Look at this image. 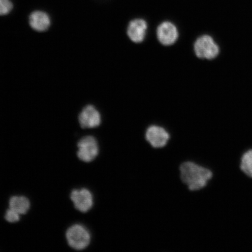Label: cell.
<instances>
[{
    "instance_id": "6da1fadb",
    "label": "cell",
    "mask_w": 252,
    "mask_h": 252,
    "mask_svg": "<svg viewBox=\"0 0 252 252\" xmlns=\"http://www.w3.org/2000/svg\"><path fill=\"white\" fill-rule=\"evenodd\" d=\"M180 171L182 181L191 191L204 188L213 177V173L209 169L191 162L182 163Z\"/></svg>"
},
{
    "instance_id": "7a4b0ae2",
    "label": "cell",
    "mask_w": 252,
    "mask_h": 252,
    "mask_svg": "<svg viewBox=\"0 0 252 252\" xmlns=\"http://www.w3.org/2000/svg\"><path fill=\"white\" fill-rule=\"evenodd\" d=\"M194 51L197 58L210 61L219 56L220 47L212 36L203 34L195 42Z\"/></svg>"
},
{
    "instance_id": "3957f363",
    "label": "cell",
    "mask_w": 252,
    "mask_h": 252,
    "mask_svg": "<svg viewBox=\"0 0 252 252\" xmlns=\"http://www.w3.org/2000/svg\"><path fill=\"white\" fill-rule=\"evenodd\" d=\"M69 246L75 250L81 251L89 246L91 235L83 225L75 224L71 226L66 232Z\"/></svg>"
},
{
    "instance_id": "277c9868",
    "label": "cell",
    "mask_w": 252,
    "mask_h": 252,
    "mask_svg": "<svg viewBox=\"0 0 252 252\" xmlns=\"http://www.w3.org/2000/svg\"><path fill=\"white\" fill-rule=\"evenodd\" d=\"M77 146V156L79 159L84 162H92L98 156V143L95 138L91 135L81 138Z\"/></svg>"
},
{
    "instance_id": "5b68a950",
    "label": "cell",
    "mask_w": 252,
    "mask_h": 252,
    "mask_svg": "<svg viewBox=\"0 0 252 252\" xmlns=\"http://www.w3.org/2000/svg\"><path fill=\"white\" fill-rule=\"evenodd\" d=\"M157 34L158 39L162 45L171 46L178 40V28L172 22L165 21L158 27Z\"/></svg>"
},
{
    "instance_id": "8992f818",
    "label": "cell",
    "mask_w": 252,
    "mask_h": 252,
    "mask_svg": "<svg viewBox=\"0 0 252 252\" xmlns=\"http://www.w3.org/2000/svg\"><path fill=\"white\" fill-rule=\"evenodd\" d=\"M71 199L74 204L75 209L82 213L88 212L93 207V196L88 189L72 190Z\"/></svg>"
},
{
    "instance_id": "52a82bcc",
    "label": "cell",
    "mask_w": 252,
    "mask_h": 252,
    "mask_svg": "<svg viewBox=\"0 0 252 252\" xmlns=\"http://www.w3.org/2000/svg\"><path fill=\"white\" fill-rule=\"evenodd\" d=\"M101 116L93 105H88L82 110L79 115V123L83 128H93L98 127L101 124Z\"/></svg>"
},
{
    "instance_id": "ba28073f",
    "label": "cell",
    "mask_w": 252,
    "mask_h": 252,
    "mask_svg": "<svg viewBox=\"0 0 252 252\" xmlns=\"http://www.w3.org/2000/svg\"><path fill=\"white\" fill-rule=\"evenodd\" d=\"M147 29L148 24L144 18H134L128 23L127 35L132 42L141 43L146 37Z\"/></svg>"
},
{
    "instance_id": "9c48e42d",
    "label": "cell",
    "mask_w": 252,
    "mask_h": 252,
    "mask_svg": "<svg viewBox=\"0 0 252 252\" xmlns=\"http://www.w3.org/2000/svg\"><path fill=\"white\" fill-rule=\"evenodd\" d=\"M146 138L154 148H162L168 143L170 135L165 128L151 126L147 130Z\"/></svg>"
},
{
    "instance_id": "30bf717a",
    "label": "cell",
    "mask_w": 252,
    "mask_h": 252,
    "mask_svg": "<svg viewBox=\"0 0 252 252\" xmlns=\"http://www.w3.org/2000/svg\"><path fill=\"white\" fill-rule=\"evenodd\" d=\"M29 23L33 30L42 32L49 29L51 25V20L46 12L36 10L31 12L29 17Z\"/></svg>"
},
{
    "instance_id": "8fae6325",
    "label": "cell",
    "mask_w": 252,
    "mask_h": 252,
    "mask_svg": "<svg viewBox=\"0 0 252 252\" xmlns=\"http://www.w3.org/2000/svg\"><path fill=\"white\" fill-rule=\"evenodd\" d=\"M9 209L20 214H25L30 210V202L26 197L13 196L9 200Z\"/></svg>"
},
{
    "instance_id": "7c38bea8",
    "label": "cell",
    "mask_w": 252,
    "mask_h": 252,
    "mask_svg": "<svg viewBox=\"0 0 252 252\" xmlns=\"http://www.w3.org/2000/svg\"><path fill=\"white\" fill-rule=\"evenodd\" d=\"M241 169L246 175L252 178V150L248 151L242 157Z\"/></svg>"
},
{
    "instance_id": "4fadbf2b",
    "label": "cell",
    "mask_w": 252,
    "mask_h": 252,
    "mask_svg": "<svg viewBox=\"0 0 252 252\" xmlns=\"http://www.w3.org/2000/svg\"><path fill=\"white\" fill-rule=\"evenodd\" d=\"M14 8L11 0H0V16H4L10 13Z\"/></svg>"
},
{
    "instance_id": "5bb4252c",
    "label": "cell",
    "mask_w": 252,
    "mask_h": 252,
    "mask_svg": "<svg viewBox=\"0 0 252 252\" xmlns=\"http://www.w3.org/2000/svg\"><path fill=\"white\" fill-rule=\"evenodd\" d=\"M20 214L15 212L14 210L9 209L6 212L5 219L9 222H17L20 220Z\"/></svg>"
}]
</instances>
